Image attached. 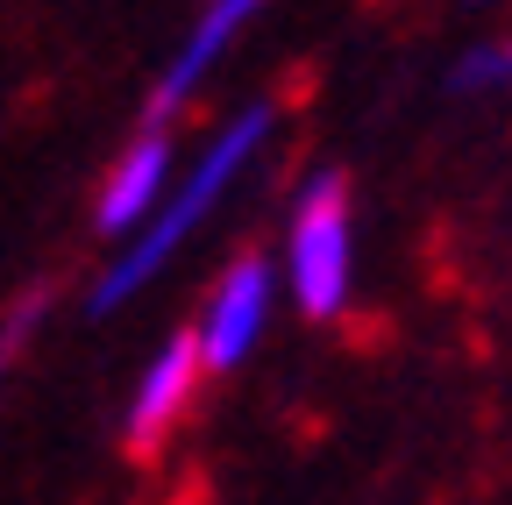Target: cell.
I'll use <instances>...</instances> for the list:
<instances>
[{
  "label": "cell",
  "instance_id": "52a82bcc",
  "mask_svg": "<svg viewBox=\"0 0 512 505\" xmlns=\"http://www.w3.org/2000/svg\"><path fill=\"white\" fill-rule=\"evenodd\" d=\"M448 93L463 100H484V93H512V36H491V43H470L456 65H448Z\"/></svg>",
  "mask_w": 512,
  "mask_h": 505
},
{
  "label": "cell",
  "instance_id": "8992f818",
  "mask_svg": "<svg viewBox=\"0 0 512 505\" xmlns=\"http://www.w3.org/2000/svg\"><path fill=\"white\" fill-rule=\"evenodd\" d=\"M200 377H207V356H200V335H164V349L143 363V377H136V392H128V406H121V441L136 456H150V449H164V434L185 420V406H192V392H200Z\"/></svg>",
  "mask_w": 512,
  "mask_h": 505
},
{
  "label": "cell",
  "instance_id": "3957f363",
  "mask_svg": "<svg viewBox=\"0 0 512 505\" xmlns=\"http://www.w3.org/2000/svg\"><path fill=\"white\" fill-rule=\"evenodd\" d=\"M271 306H278V264L264 257V249H242V257L214 278L200 321H192V335H200V356H207V377H228L256 356V342H264L271 328Z\"/></svg>",
  "mask_w": 512,
  "mask_h": 505
},
{
  "label": "cell",
  "instance_id": "ba28073f",
  "mask_svg": "<svg viewBox=\"0 0 512 505\" xmlns=\"http://www.w3.org/2000/svg\"><path fill=\"white\" fill-rule=\"evenodd\" d=\"M29 321H36V299H29V306L15 313V321H8V328H0V370H8V363H15V349H22V335H29Z\"/></svg>",
  "mask_w": 512,
  "mask_h": 505
},
{
  "label": "cell",
  "instance_id": "6da1fadb",
  "mask_svg": "<svg viewBox=\"0 0 512 505\" xmlns=\"http://www.w3.org/2000/svg\"><path fill=\"white\" fill-rule=\"evenodd\" d=\"M278 136V107L271 100H242L221 129L200 143V157H192L185 171H178V185H171V200L150 214V228H136L114 257H107V271L93 278V292H86V313L93 321H107V313H121L128 299H136L150 278H164V264L178 257V249L200 235L207 221H214V207L228 200V185L256 164V150H264Z\"/></svg>",
  "mask_w": 512,
  "mask_h": 505
},
{
  "label": "cell",
  "instance_id": "277c9868",
  "mask_svg": "<svg viewBox=\"0 0 512 505\" xmlns=\"http://www.w3.org/2000/svg\"><path fill=\"white\" fill-rule=\"evenodd\" d=\"M171 185H178V143H171V129H157V121H150V129L107 164V185H100V200H93L100 242L121 249L136 228H150V214L171 200Z\"/></svg>",
  "mask_w": 512,
  "mask_h": 505
},
{
  "label": "cell",
  "instance_id": "5b68a950",
  "mask_svg": "<svg viewBox=\"0 0 512 505\" xmlns=\"http://www.w3.org/2000/svg\"><path fill=\"white\" fill-rule=\"evenodd\" d=\"M271 0H207L200 8V22L185 29V43L164 57V72H157V86H150V121L164 129V114H178V107H192L207 93V79H214V65L242 43V29H256V15H264Z\"/></svg>",
  "mask_w": 512,
  "mask_h": 505
},
{
  "label": "cell",
  "instance_id": "7a4b0ae2",
  "mask_svg": "<svg viewBox=\"0 0 512 505\" xmlns=\"http://www.w3.org/2000/svg\"><path fill=\"white\" fill-rule=\"evenodd\" d=\"M285 292L306 321H335L349 313L356 292V214H349V178L320 164L299 178L285 207Z\"/></svg>",
  "mask_w": 512,
  "mask_h": 505
}]
</instances>
